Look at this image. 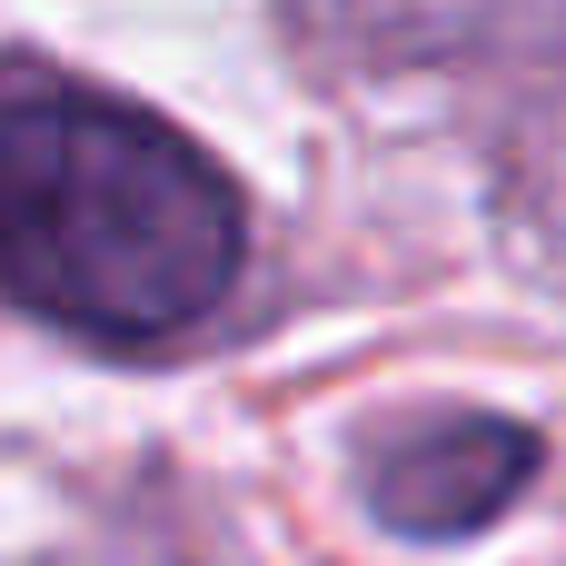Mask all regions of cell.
<instances>
[{
    "label": "cell",
    "mask_w": 566,
    "mask_h": 566,
    "mask_svg": "<svg viewBox=\"0 0 566 566\" xmlns=\"http://www.w3.org/2000/svg\"><path fill=\"white\" fill-rule=\"evenodd\" d=\"M0 249L20 308L80 338H179L199 328L249 249L239 189L169 119L20 80L0 109Z\"/></svg>",
    "instance_id": "1"
},
{
    "label": "cell",
    "mask_w": 566,
    "mask_h": 566,
    "mask_svg": "<svg viewBox=\"0 0 566 566\" xmlns=\"http://www.w3.org/2000/svg\"><path fill=\"white\" fill-rule=\"evenodd\" d=\"M537 478V438L517 418H428L368 458V497L398 537H478Z\"/></svg>",
    "instance_id": "2"
}]
</instances>
